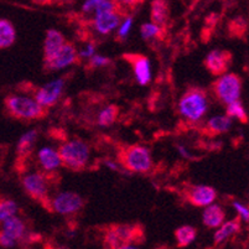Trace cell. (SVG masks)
<instances>
[{"mask_svg": "<svg viewBox=\"0 0 249 249\" xmlns=\"http://www.w3.org/2000/svg\"><path fill=\"white\" fill-rule=\"evenodd\" d=\"M181 115L190 122H198L208 109V101L205 92L201 89H190L178 102Z\"/></svg>", "mask_w": 249, "mask_h": 249, "instance_id": "1", "label": "cell"}, {"mask_svg": "<svg viewBox=\"0 0 249 249\" xmlns=\"http://www.w3.org/2000/svg\"><path fill=\"white\" fill-rule=\"evenodd\" d=\"M58 154L62 164L72 170L83 169L89 161V148L81 139L70 140L62 144Z\"/></svg>", "mask_w": 249, "mask_h": 249, "instance_id": "2", "label": "cell"}, {"mask_svg": "<svg viewBox=\"0 0 249 249\" xmlns=\"http://www.w3.org/2000/svg\"><path fill=\"white\" fill-rule=\"evenodd\" d=\"M5 104L11 114L21 119H37L44 115V108L30 97L10 96Z\"/></svg>", "mask_w": 249, "mask_h": 249, "instance_id": "3", "label": "cell"}, {"mask_svg": "<svg viewBox=\"0 0 249 249\" xmlns=\"http://www.w3.org/2000/svg\"><path fill=\"white\" fill-rule=\"evenodd\" d=\"M123 165L128 173H146L153 165L150 151L142 145L130 146L123 154Z\"/></svg>", "mask_w": 249, "mask_h": 249, "instance_id": "4", "label": "cell"}, {"mask_svg": "<svg viewBox=\"0 0 249 249\" xmlns=\"http://www.w3.org/2000/svg\"><path fill=\"white\" fill-rule=\"evenodd\" d=\"M214 92L219 101L226 104L239 101L242 93V80L238 74L225 73L214 83Z\"/></svg>", "mask_w": 249, "mask_h": 249, "instance_id": "5", "label": "cell"}, {"mask_svg": "<svg viewBox=\"0 0 249 249\" xmlns=\"http://www.w3.org/2000/svg\"><path fill=\"white\" fill-rule=\"evenodd\" d=\"M52 210L60 214L76 213L83 207V200L76 192L63 191L55 196L51 201Z\"/></svg>", "mask_w": 249, "mask_h": 249, "instance_id": "6", "label": "cell"}, {"mask_svg": "<svg viewBox=\"0 0 249 249\" xmlns=\"http://www.w3.org/2000/svg\"><path fill=\"white\" fill-rule=\"evenodd\" d=\"M63 87H65V81L62 78L47 82L46 85L41 86L36 90L35 101L42 108L51 107V106H53L58 101L60 96L62 94Z\"/></svg>", "mask_w": 249, "mask_h": 249, "instance_id": "7", "label": "cell"}, {"mask_svg": "<svg viewBox=\"0 0 249 249\" xmlns=\"http://www.w3.org/2000/svg\"><path fill=\"white\" fill-rule=\"evenodd\" d=\"M22 186H24L26 194L35 200H47L49 183H47V178L42 174L34 173L26 175L22 180Z\"/></svg>", "mask_w": 249, "mask_h": 249, "instance_id": "8", "label": "cell"}, {"mask_svg": "<svg viewBox=\"0 0 249 249\" xmlns=\"http://www.w3.org/2000/svg\"><path fill=\"white\" fill-rule=\"evenodd\" d=\"M77 50L74 49L73 45L65 44L57 52L55 56L49 61H45V67L51 71H57V70H63L66 67L71 66L72 63L77 60Z\"/></svg>", "mask_w": 249, "mask_h": 249, "instance_id": "9", "label": "cell"}, {"mask_svg": "<svg viewBox=\"0 0 249 249\" xmlns=\"http://www.w3.org/2000/svg\"><path fill=\"white\" fill-rule=\"evenodd\" d=\"M232 61L230 52L222 50H213L206 56L205 66L214 76H222L227 73V70Z\"/></svg>", "mask_w": 249, "mask_h": 249, "instance_id": "10", "label": "cell"}, {"mask_svg": "<svg viewBox=\"0 0 249 249\" xmlns=\"http://www.w3.org/2000/svg\"><path fill=\"white\" fill-rule=\"evenodd\" d=\"M124 57L133 65L137 82L142 86L148 85L151 80V65L149 58L142 55H125Z\"/></svg>", "mask_w": 249, "mask_h": 249, "instance_id": "11", "label": "cell"}, {"mask_svg": "<svg viewBox=\"0 0 249 249\" xmlns=\"http://www.w3.org/2000/svg\"><path fill=\"white\" fill-rule=\"evenodd\" d=\"M217 197V192L213 187L207 185H197L190 190L187 198L196 207H207L212 205Z\"/></svg>", "mask_w": 249, "mask_h": 249, "instance_id": "12", "label": "cell"}, {"mask_svg": "<svg viewBox=\"0 0 249 249\" xmlns=\"http://www.w3.org/2000/svg\"><path fill=\"white\" fill-rule=\"evenodd\" d=\"M121 24V15L117 11L99 13L94 17V29L101 35H108Z\"/></svg>", "mask_w": 249, "mask_h": 249, "instance_id": "13", "label": "cell"}, {"mask_svg": "<svg viewBox=\"0 0 249 249\" xmlns=\"http://www.w3.org/2000/svg\"><path fill=\"white\" fill-rule=\"evenodd\" d=\"M66 44L65 42V37L60 31L55 30V29H50L46 33V37H45L44 42V55L45 61L51 60L55 56L56 52Z\"/></svg>", "mask_w": 249, "mask_h": 249, "instance_id": "14", "label": "cell"}, {"mask_svg": "<svg viewBox=\"0 0 249 249\" xmlns=\"http://www.w3.org/2000/svg\"><path fill=\"white\" fill-rule=\"evenodd\" d=\"M37 159L45 171H55L62 165L58 150H55L50 146H45L38 150Z\"/></svg>", "mask_w": 249, "mask_h": 249, "instance_id": "15", "label": "cell"}, {"mask_svg": "<svg viewBox=\"0 0 249 249\" xmlns=\"http://www.w3.org/2000/svg\"><path fill=\"white\" fill-rule=\"evenodd\" d=\"M226 213L222 207L216 203L207 206L202 213V222L208 228H218L225 222Z\"/></svg>", "mask_w": 249, "mask_h": 249, "instance_id": "16", "label": "cell"}, {"mask_svg": "<svg viewBox=\"0 0 249 249\" xmlns=\"http://www.w3.org/2000/svg\"><path fill=\"white\" fill-rule=\"evenodd\" d=\"M1 232L8 235L9 238H11L13 241L18 242L24 238L25 233H26V227H25V223L22 222V219L14 216L3 222Z\"/></svg>", "mask_w": 249, "mask_h": 249, "instance_id": "17", "label": "cell"}, {"mask_svg": "<svg viewBox=\"0 0 249 249\" xmlns=\"http://www.w3.org/2000/svg\"><path fill=\"white\" fill-rule=\"evenodd\" d=\"M112 231L117 235L118 241L121 244H134V242L138 241L142 232L137 226L133 225H119L112 227Z\"/></svg>", "mask_w": 249, "mask_h": 249, "instance_id": "18", "label": "cell"}, {"mask_svg": "<svg viewBox=\"0 0 249 249\" xmlns=\"http://www.w3.org/2000/svg\"><path fill=\"white\" fill-rule=\"evenodd\" d=\"M241 230V222L239 219H231V221L223 222L214 233V243L219 244L227 241L230 237L238 233Z\"/></svg>", "mask_w": 249, "mask_h": 249, "instance_id": "19", "label": "cell"}, {"mask_svg": "<svg viewBox=\"0 0 249 249\" xmlns=\"http://www.w3.org/2000/svg\"><path fill=\"white\" fill-rule=\"evenodd\" d=\"M17 40L14 25L9 20L0 19V49H8Z\"/></svg>", "mask_w": 249, "mask_h": 249, "instance_id": "20", "label": "cell"}, {"mask_svg": "<svg viewBox=\"0 0 249 249\" xmlns=\"http://www.w3.org/2000/svg\"><path fill=\"white\" fill-rule=\"evenodd\" d=\"M169 18V5L166 1L162 0H156L151 4V19H153V24L158 25L161 28L162 25L167 21Z\"/></svg>", "mask_w": 249, "mask_h": 249, "instance_id": "21", "label": "cell"}, {"mask_svg": "<svg viewBox=\"0 0 249 249\" xmlns=\"http://www.w3.org/2000/svg\"><path fill=\"white\" fill-rule=\"evenodd\" d=\"M232 126V119L227 115H216L207 122V129L212 134H222L228 132Z\"/></svg>", "mask_w": 249, "mask_h": 249, "instance_id": "22", "label": "cell"}, {"mask_svg": "<svg viewBox=\"0 0 249 249\" xmlns=\"http://www.w3.org/2000/svg\"><path fill=\"white\" fill-rule=\"evenodd\" d=\"M36 139H37V132L36 130H29V132L24 133L19 139V142H18V154L21 156L28 155L33 150Z\"/></svg>", "mask_w": 249, "mask_h": 249, "instance_id": "23", "label": "cell"}, {"mask_svg": "<svg viewBox=\"0 0 249 249\" xmlns=\"http://www.w3.org/2000/svg\"><path fill=\"white\" fill-rule=\"evenodd\" d=\"M197 232L192 226H182L175 232V238L178 247H187L196 239Z\"/></svg>", "mask_w": 249, "mask_h": 249, "instance_id": "24", "label": "cell"}, {"mask_svg": "<svg viewBox=\"0 0 249 249\" xmlns=\"http://www.w3.org/2000/svg\"><path fill=\"white\" fill-rule=\"evenodd\" d=\"M118 117V107L114 104H110L104 109H102L98 114V124L99 126L107 128L110 126L115 122Z\"/></svg>", "mask_w": 249, "mask_h": 249, "instance_id": "25", "label": "cell"}, {"mask_svg": "<svg viewBox=\"0 0 249 249\" xmlns=\"http://www.w3.org/2000/svg\"><path fill=\"white\" fill-rule=\"evenodd\" d=\"M18 205L13 200L0 201V222H4L11 217L17 216Z\"/></svg>", "mask_w": 249, "mask_h": 249, "instance_id": "26", "label": "cell"}, {"mask_svg": "<svg viewBox=\"0 0 249 249\" xmlns=\"http://www.w3.org/2000/svg\"><path fill=\"white\" fill-rule=\"evenodd\" d=\"M227 117L231 118V119L235 118V119H238L241 122H247V112L241 101L233 102V103L228 104Z\"/></svg>", "mask_w": 249, "mask_h": 249, "instance_id": "27", "label": "cell"}, {"mask_svg": "<svg viewBox=\"0 0 249 249\" xmlns=\"http://www.w3.org/2000/svg\"><path fill=\"white\" fill-rule=\"evenodd\" d=\"M160 33H161V28L153 22H146V24L142 25V28H140V34L144 40L156 37L158 35H160Z\"/></svg>", "mask_w": 249, "mask_h": 249, "instance_id": "28", "label": "cell"}, {"mask_svg": "<svg viewBox=\"0 0 249 249\" xmlns=\"http://www.w3.org/2000/svg\"><path fill=\"white\" fill-rule=\"evenodd\" d=\"M133 26V19L130 17H128L126 19H124V21H122L119 24V28H118V37L125 38L128 36L129 31L132 30Z\"/></svg>", "mask_w": 249, "mask_h": 249, "instance_id": "29", "label": "cell"}, {"mask_svg": "<svg viewBox=\"0 0 249 249\" xmlns=\"http://www.w3.org/2000/svg\"><path fill=\"white\" fill-rule=\"evenodd\" d=\"M233 26H234V29H231L233 35H242L243 31L246 30V21L243 19H241V18L235 19L231 22V28H233Z\"/></svg>", "mask_w": 249, "mask_h": 249, "instance_id": "30", "label": "cell"}, {"mask_svg": "<svg viewBox=\"0 0 249 249\" xmlns=\"http://www.w3.org/2000/svg\"><path fill=\"white\" fill-rule=\"evenodd\" d=\"M90 66L92 67H103L107 66L109 63V58L102 55H94L93 57H90Z\"/></svg>", "mask_w": 249, "mask_h": 249, "instance_id": "31", "label": "cell"}, {"mask_svg": "<svg viewBox=\"0 0 249 249\" xmlns=\"http://www.w3.org/2000/svg\"><path fill=\"white\" fill-rule=\"evenodd\" d=\"M233 206H234L235 211L238 212V214L241 216V218H243L244 221L248 222V219H249L248 207H247L246 205H243V203L237 202V201H234V202H233Z\"/></svg>", "mask_w": 249, "mask_h": 249, "instance_id": "32", "label": "cell"}, {"mask_svg": "<svg viewBox=\"0 0 249 249\" xmlns=\"http://www.w3.org/2000/svg\"><path fill=\"white\" fill-rule=\"evenodd\" d=\"M15 244H17V242L9 238L8 235L4 234L3 232H0V247H3V248H13V247H15Z\"/></svg>", "mask_w": 249, "mask_h": 249, "instance_id": "33", "label": "cell"}, {"mask_svg": "<svg viewBox=\"0 0 249 249\" xmlns=\"http://www.w3.org/2000/svg\"><path fill=\"white\" fill-rule=\"evenodd\" d=\"M94 55H96V47H94L93 44H88L87 46H86V49L80 52L81 57L90 58V57H93Z\"/></svg>", "mask_w": 249, "mask_h": 249, "instance_id": "34", "label": "cell"}, {"mask_svg": "<svg viewBox=\"0 0 249 249\" xmlns=\"http://www.w3.org/2000/svg\"><path fill=\"white\" fill-rule=\"evenodd\" d=\"M97 1H98V0H87V1H85V4L82 5V10L85 11V13H92V11H94V9H96Z\"/></svg>", "mask_w": 249, "mask_h": 249, "instance_id": "35", "label": "cell"}, {"mask_svg": "<svg viewBox=\"0 0 249 249\" xmlns=\"http://www.w3.org/2000/svg\"><path fill=\"white\" fill-rule=\"evenodd\" d=\"M178 153H180L181 156H183V158H186V159H194V156L191 155V154L187 151V149L185 148V146H178Z\"/></svg>", "mask_w": 249, "mask_h": 249, "instance_id": "36", "label": "cell"}, {"mask_svg": "<svg viewBox=\"0 0 249 249\" xmlns=\"http://www.w3.org/2000/svg\"><path fill=\"white\" fill-rule=\"evenodd\" d=\"M104 164L107 165V167H109L110 170H114V171H119V170H121L119 165L115 164V162H113V161H109V160H106V162H104Z\"/></svg>", "mask_w": 249, "mask_h": 249, "instance_id": "37", "label": "cell"}, {"mask_svg": "<svg viewBox=\"0 0 249 249\" xmlns=\"http://www.w3.org/2000/svg\"><path fill=\"white\" fill-rule=\"evenodd\" d=\"M118 249H140V248L135 246V244H123V246H121Z\"/></svg>", "mask_w": 249, "mask_h": 249, "instance_id": "38", "label": "cell"}, {"mask_svg": "<svg viewBox=\"0 0 249 249\" xmlns=\"http://www.w3.org/2000/svg\"><path fill=\"white\" fill-rule=\"evenodd\" d=\"M57 249H69V248H66V247H58Z\"/></svg>", "mask_w": 249, "mask_h": 249, "instance_id": "39", "label": "cell"}, {"mask_svg": "<svg viewBox=\"0 0 249 249\" xmlns=\"http://www.w3.org/2000/svg\"><path fill=\"white\" fill-rule=\"evenodd\" d=\"M159 249H164V248H159Z\"/></svg>", "mask_w": 249, "mask_h": 249, "instance_id": "40", "label": "cell"}]
</instances>
